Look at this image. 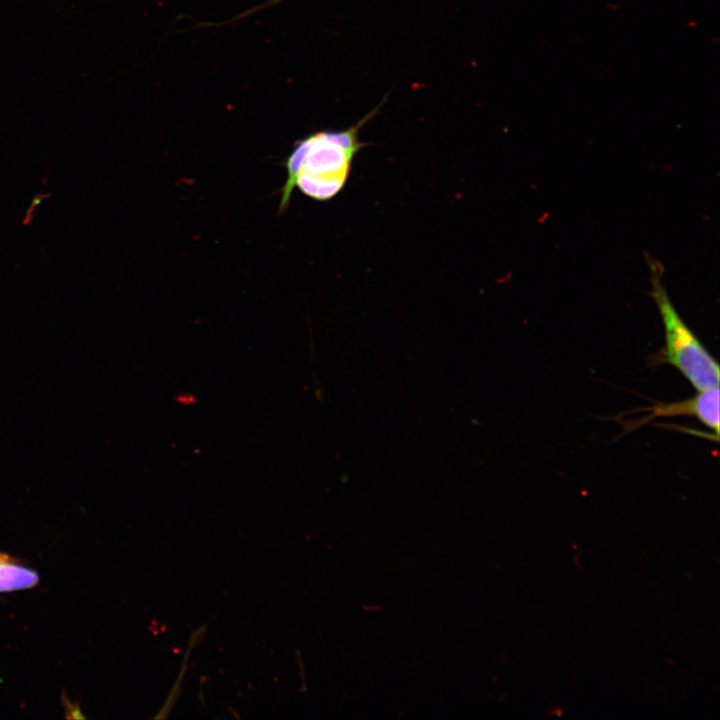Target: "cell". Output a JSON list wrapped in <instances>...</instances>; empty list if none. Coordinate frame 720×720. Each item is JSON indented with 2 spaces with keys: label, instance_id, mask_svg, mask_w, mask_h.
<instances>
[{
  "label": "cell",
  "instance_id": "cell-2",
  "mask_svg": "<svg viewBox=\"0 0 720 720\" xmlns=\"http://www.w3.org/2000/svg\"><path fill=\"white\" fill-rule=\"evenodd\" d=\"M651 292L664 327V346L655 355L654 365L676 368L697 390L719 385V364L683 321L661 281L663 269L649 262Z\"/></svg>",
  "mask_w": 720,
  "mask_h": 720
},
{
  "label": "cell",
  "instance_id": "cell-1",
  "mask_svg": "<svg viewBox=\"0 0 720 720\" xmlns=\"http://www.w3.org/2000/svg\"><path fill=\"white\" fill-rule=\"evenodd\" d=\"M383 99L355 125L344 130H321L298 140L285 161L286 180L281 188L279 212L290 204L294 188L316 201H328L345 187L357 153L369 145L359 139Z\"/></svg>",
  "mask_w": 720,
  "mask_h": 720
},
{
  "label": "cell",
  "instance_id": "cell-3",
  "mask_svg": "<svg viewBox=\"0 0 720 720\" xmlns=\"http://www.w3.org/2000/svg\"><path fill=\"white\" fill-rule=\"evenodd\" d=\"M719 385L703 390L689 399L676 402H656L653 406L638 409L647 412L639 419L620 421L624 433L631 432L659 417L692 416L719 435Z\"/></svg>",
  "mask_w": 720,
  "mask_h": 720
},
{
  "label": "cell",
  "instance_id": "cell-4",
  "mask_svg": "<svg viewBox=\"0 0 720 720\" xmlns=\"http://www.w3.org/2000/svg\"><path fill=\"white\" fill-rule=\"evenodd\" d=\"M38 574L20 565L9 555L0 553V592L26 589L36 585Z\"/></svg>",
  "mask_w": 720,
  "mask_h": 720
},
{
  "label": "cell",
  "instance_id": "cell-5",
  "mask_svg": "<svg viewBox=\"0 0 720 720\" xmlns=\"http://www.w3.org/2000/svg\"><path fill=\"white\" fill-rule=\"evenodd\" d=\"M281 1H283V0H269L268 2H266V3H264V4L260 5V6H258L257 8L255 7V8H252V9H250V10L245 11V12L242 13L241 15H238L237 17H235L234 20H238V19H241V18H243V17L249 16V15H251L252 13H254V12L260 10V9L267 8L268 6L277 4V3L281 2Z\"/></svg>",
  "mask_w": 720,
  "mask_h": 720
}]
</instances>
